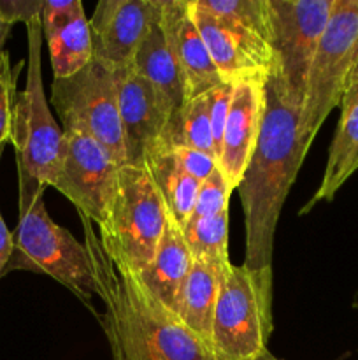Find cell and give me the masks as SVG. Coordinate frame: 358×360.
Wrapping results in <instances>:
<instances>
[{"label": "cell", "mask_w": 358, "mask_h": 360, "mask_svg": "<svg viewBox=\"0 0 358 360\" xmlns=\"http://www.w3.org/2000/svg\"><path fill=\"white\" fill-rule=\"evenodd\" d=\"M302 101L274 65L265 77V108L258 143L237 186L244 210L249 269L272 267L274 239L283 204L305 160L309 146L298 134Z\"/></svg>", "instance_id": "1"}, {"label": "cell", "mask_w": 358, "mask_h": 360, "mask_svg": "<svg viewBox=\"0 0 358 360\" xmlns=\"http://www.w3.org/2000/svg\"><path fill=\"white\" fill-rule=\"evenodd\" d=\"M81 221L105 308L97 319L123 360H221L174 309L154 297L135 271L116 267L95 238V225L84 217Z\"/></svg>", "instance_id": "2"}, {"label": "cell", "mask_w": 358, "mask_h": 360, "mask_svg": "<svg viewBox=\"0 0 358 360\" xmlns=\"http://www.w3.org/2000/svg\"><path fill=\"white\" fill-rule=\"evenodd\" d=\"M44 185L18 172V225L4 274L28 271L44 274L69 288L95 316L98 297L93 264L86 245L51 220L44 204Z\"/></svg>", "instance_id": "3"}, {"label": "cell", "mask_w": 358, "mask_h": 360, "mask_svg": "<svg viewBox=\"0 0 358 360\" xmlns=\"http://www.w3.org/2000/svg\"><path fill=\"white\" fill-rule=\"evenodd\" d=\"M168 211L146 165H123L100 245L116 267L142 273L154 259Z\"/></svg>", "instance_id": "4"}, {"label": "cell", "mask_w": 358, "mask_h": 360, "mask_svg": "<svg viewBox=\"0 0 358 360\" xmlns=\"http://www.w3.org/2000/svg\"><path fill=\"white\" fill-rule=\"evenodd\" d=\"M272 267L232 264L221 276L211 345L221 360H255L272 333Z\"/></svg>", "instance_id": "5"}, {"label": "cell", "mask_w": 358, "mask_h": 360, "mask_svg": "<svg viewBox=\"0 0 358 360\" xmlns=\"http://www.w3.org/2000/svg\"><path fill=\"white\" fill-rule=\"evenodd\" d=\"M41 18L27 23V81L18 91L13 112L11 144L16 151L20 174L53 186L62 164L63 129L53 118L42 84Z\"/></svg>", "instance_id": "6"}, {"label": "cell", "mask_w": 358, "mask_h": 360, "mask_svg": "<svg viewBox=\"0 0 358 360\" xmlns=\"http://www.w3.org/2000/svg\"><path fill=\"white\" fill-rule=\"evenodd\" d=\"M358 63V0H336L305 81L298 134L307 146L340 105Z\"/></svg>", "instance_id": "7"}, {"label": "cell", "mask_w": 358, "mask_h": 360, "mask_svg": "<svg viewBox=\"0 0 358 360\" xmlns=\"http://www.w3.org/2000/svg\"><path fill=\"white\" fill-rule=\"evenodd\" d=\"M51 102L63 130L97 141L119 165H126L118 104V70L100 60L62 79H53Z\"/></svg>", "instance_id": "8"}, {"label": "cell", "mask_w": 358, "mask_h": 360, "mask_svg": "<svg viewBox=\"0 0 358 360\" xmlns=\"http://www.w3.org/2000/svg\"><path fill=\"white\" fill-rule=\"evenodd\" d=\"M121 165L91 137L63 130L62 164L53 188L76 206L79 217L102 227L118 192Z\"/></svg>", "instance_id": "9"}, {"label": "cell", "mask_w": 358, "mask_h": 360, "mask_svg": "<svg viewBox=\"0 0 358 360\" xmlns=\"http://www.w3.org/2000/svg\"><path fill=\"white\" fill-rule=\"evenodd\" d=\"M333 4L336 0H269L270 48L277 69L300 101Z\"/></svg>", "instance_id": "10"}, {"label": "cell", "mask_w": 358, "mask_h": 360, "mask_svg": "<svg viewBox=\"0 0 358 360\" xmlns=\"http://www.w3.org/2000/svg\"><path fill=\"white\" fill-rule=\"evenodd\" d=\"M160 11L161 0H100L88 20L93 58L116 70L132 67Z\"/></svg>", "instance_id": "11"}, {"label": "cell", "mask_w": 358, "mask_h": 360, "mask_svg": "<svg viewBox=\"0 0 358 360\" xmlns=\"http://www.w3.org/2000/svg\"><path fill=\"white\" fill-rule=\"evenodd\" d=\"M265 77L241 81L235 84L232 94L218 165L234 192L244 176L249 158L258 143L265 108Z\"/></svg>", "instance_id": "12"}, {"label": "cell", "mask_w": 358, "mask_h": 360, "mask_svg": "<svg viewBox=\"0 0 358 360\" xmlns=\"http://www.w3.org/2000/svg\"><path fill=\"white\" fill-rule=\"evenodd\" d=\"M197 28L223 83L237 84L253 77H265L276 65L270 44L220 23L200 11L192 0Z\"/></svg>", "instance_id": "13"}, {"label": "cell", "mask_w": 358, "mask_h": 360, "mask_svg": "<svg viewBox=\"0 0 358 360\" xmlns=\"http://www.w3.org/2000/svg\"><path fill=\"white\" fill-rule=\"evenodd\" d=\"M118 104L126 165H144L147 150L164 136L167 111L153 86L133 67L118 70Z\"/></svg>", "instance_id": "14"}, {"label": "cell", "mask_w": 358, "mask_h": 360, "mask_svg": "<svg viewBox=\"0 0 358 360\" xmlns=\"http://www.w3.org/2000/svg\"><path fill=\"white\" fill-rule=\"evenodd\" d=\"M160 25L185 77L188 101L223 84L193 20L192 0H161Z\"/></svg>", "instance_id": "15"}, {"label": "cell", "mask_w": 358, "mask_h": 360, "mask_svg": "<svg viewBox=\"0 0 358 360\" xmlns=\"http://www.w3.org/2000/svg\"><path fill=\"white\" fill-rule=\"evenodd\" d=\"M41 23L53 79L72 76L93 60L90 21L81 0H44Z\"/></svg>", "instance_id": "16"}, {"label": "cell", "mask_w": 358, "mask_h": 360, "mask_svg": "<svg viewBox=\"0 0 358 360\" xmlns=\"http://www.w3.org/2000/svg\"><path fill=\"white\" fill-rule=\"evenodd\" d=\"M358 171V79L347 84V90L340 101V118L336 136L330 144L325 174L319 188L307 206L300 213H309L312 206L325 200H332L340 186Z\"/></svg>", "instance_id": "17"}, {"label": "cell", "mask_w": 358, "mask_h": 360, "mask_svg": "<svg viewBox=\"0 0 358 360\" xmlns=\"http://www.w3.org/2000/svg\"><path fill=\"white\" fill-rule=\"evenodd\" d=\"M192 264L193 257L181 225L168 213L154 259L142 273L137 274L144 281V285L153 292L154 297L160 299L165 306L175 311L179 290L192 269Z\"/></svg>", "instance_id": "18"}, {"label": "cell", "mask_w": 358, "mask_h": 360, "mask_svg": "<svg viewBox=\"0 0 358 360\" xmlns=\"http://www.w3.org/2000/svg\"><path fill=\"white\" fill-rule=\"evenodd\" d=\"M132 67L157 91L168 118L186 104L185 77L165 39L160 20L137 51Z\"/></svg>", "instance_id": "19"}, {"label": "cell", "mask_w": 358, "mask_h": 360, "mask_svg": "<svg viewBox=\"0 0 358 360\" xmlns=\"http://www.w3.org/2000/svg\"><path fill=\"white\" fill-rule=\"evenodd\" d=\"M144 165L150 171L160 195L164 197L167 211L183 229L195 210L200 183L183 171L172 151L160 141L147 150Z\"/></svg>", "instance_id": "20"}, {"label": "cell", "mask_w": 358, "mask_h": 360, "mask_svg": "<svg viewBox=\"0 0 358 360\" xmlns=\"http://www.w3.org/2000/svg\"><path fill=\"white\" fill-rule=\"evenodd\" d=\"M221 276L223 274L216 267L200 259H193L192 269L179 290L178 306H175L179 319L209 345Z\"/></svg>", "instance_id": "21"}, {"label": "cell", "mask_w": 358, "mask_h": 360, "mask_svg": "<svg viewBox=\"0 0 358 360\" xmlns=\"http://www.w3.org/2000/svg\"><path fill=\"white\" fill-rule=\"evenodd\" d=\"M160 143L168 148H195L216 157L209 118V91L186 101V104L168 118Z\"/></svg>", "instance_id": "22"}, {"label": "cell", "mask_w": 358, "mask_h": 360, "mask_svg": "<svg viewBox=\"0 0 358 360\" xmlns=\"http://www.w3.org/2000/svg\"><path fill=\"white\" fill-rule=\"evenodd\" d=\"M220 23L270 44L269 0H193Z\"/></svg>", "instance_id": "23"}, {"label": "cell", "mask_w": 358, "mask_h": 360, "mask_svg": "<svg viewBox=\"0 0 358 360\" xmlns=\"http://www.w3.org/2000/svg\"><path fill=\"white\" fill-rule=\"evenodd\" d=\"M193 259L216 267L221 274L232 266L228 259V211L204 220H190L183 227Z\"/></svg>", "instance_id": "24"}, {"label": "cell", "mask_w": 358, "mask_h": 360, "mask_svg": "<svg viewBox=\"0 0 358 360\" xmlns=\"http://www.w3.org/2000/svg\"><path fill=\"white\" fill-rule=\"evenodd\" d=\"M27 65L25 60L18 62L16 67L11 65L9 53H4L0 60V148H6L11 143V132H13V112L16 104V81L20 70Z\"/></svg>", "instance_id": "25"}, {"label": "cell", "mask_w": 358, "mask_h": 360, "mask_svg": "<svg viewBox=\"0 0 358 360\" xmlns=\"http://www.w3.org/2000/svg\"><path fill=\"white\" fill-rule=\"evenodd\" d=\"M232 193H234V188L228 185L220 169H216L206 181L200 183L195 210L190 220L213 218L223 211H228V200Z\"/></svg>", "instance_id": "26"}, {"label": "cell", "mask_w": 358, "mask_h": 360, "mask_svg": "<svg viewBox=\"0 0 358 360\" xmlns=\"http://www.w3.org/2000/svg\"><path fill=\"white\" fill-rule=\"evenodd\" d=\"M168 150L172 151L175 162L181 165L183 171H185L188 176H192L193 179H197L199 183L206 181V179L209 178L216 169H220V165H218V158L214 157V155L206 153V151H200V150H195V148H186V146L168 148Z\"/></svg>", "instance_id": "27"}, {"label": "cell", "mask_w": 358, "mask_h": 360, "mask_svg": "<svg viewBox=\"0 0 358 360\" xmlns=\"http://www.w3.org/2000/svg\"><path fill=\"white\" fill-rule=\"evenodd\" d=\"M234 86L235 84L223 83L209 91V118H211V130H213L216 157L220 155L221 137H223L225 123H227V118H228V109H230Z\"/></svg>", "instance_id": "28"}, {"label": "cell", "mask_w": 358, "mask_h": 360, "mask_svg": "<svg viewBox=\"0 0 358 360\" xmlns=\"http://www.w3.org/2000/svg\"><path fill=\"white\" fill-rule=\"evenodd\" d=\"M44 0H0V16L9 25L30 23L42 14Z\"/></svg>", "instance_id": "29"}, {"label": "cell", "mask_w": 358, "mask_h": 360, "mask_svg": "<svg viewBox=\"0 0 358 360\" xmlns=\"http://www.w3.org/2000/svg\"><path fill=\"white\" fill-rule=\"evenodd\" d=\"M11 250H13V234L9 232L2 214H0V278L4 276V271L9 262Z\"/></svg>", "instance_id": "30"}, {"label": "cell", "mask_w": 358, "mask_h": 360, "mask_svg": "<svg viewBox=\"0 0 358 360\" xmlns=\"http://www.w3.org/2000/svg\"><path fill=\"white\" fill-rule=\"evenodd\" d=\"M11 28H13V25H9L2 16H0V60H2L4 53H6V49L4 48H6L7 39H9Z\"/></svg>", "instance_id": "31"}, {"label": "cell", "mask_w": 358, "mask_h": 360, "mask_svg": "<svg viewBox=\"0 0 358 360\" xmlns=\"http://www.w3.org/2000/svg\"><path fill=\"white\" fill-rule=\"evenodd\" d=\"M109 347H111V357H112V360H123L121 359V354H119V350H118V347H116V345L112 343V341H109Z\"/></svg>", "instance_id": "32"}, {"label": "cell", "mask_w": 358, "mask_h": 360, "mask_svg": "<svg viewBox=\"0 0 358 360\" xmlns=\"http://www.w3.org/2000/svg\"><path fill=\"white\" fill-rule=\"evenodd\" d=\"M255 360H283V359H279V357H276V355H272L269 352V348H267V350L263 352V354L260 355V357H256Z\"/></svg>", "instance_id": "33"}, {"label": "cell", "mask_w": 358, "mask_h": 360, "mask_svg": "<svg viewBox=\"0 0 358 360\" xmlns=\"http://www.w3.org/2000/svg\"><path fill=\"white\" fill-rule=\"evenodd\" d=\"M2 153H4V148H0V158H2Z\"/></svg>", "instance_id": "34"}]
</instances>
